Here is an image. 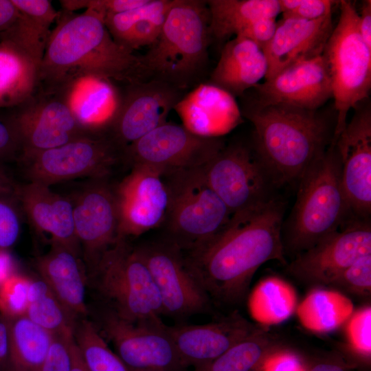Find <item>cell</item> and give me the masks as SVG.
Masks as SVG:
<instances>
[{
  "instance_id": "obj_1",
  "label": "cell",
  "mask_w": 371,
  "mask_h": 371,
  "mask_svg": "<svg viewBox=\"0 0 371 371\" xmlns=\"http://www.w3.org/2000/svg\"><path fill=\"white\" fill-rule=\"evenodd\" d=\"M284 203L278 197L234 214L225 228L206 245L184 255L187 266L210 298L235 304L247 295L263 264L285 263L282 241Z\"/></svg>"
},
{
  "instance_id": "obj_2",
  "label": "cell",
  "mask_w": 371,
  "mask_h": 371,
  "mask_svg": "<svg viewBox=\"0 0 371 371\" xmlns=\"http://www.w3.org/2000/svg\"><path fill=\"white\" fill-rule=\"evenodd\" d=\"M56 21L41 64L40 86L57 87L85 78L121 85L148 80L140 56L117 43L93 11L63 10Z\"/></svg>"
},
{
  "instance_id": "obj_3",
  "label": "cell",
  "mask_w": 371,
  "mask_h": 371,
  "mask_svg": "<svg viewBox=\"0 0 371 371\" xmlns=\"http://www.w3.org/2000/svg\"><path fill=\"white\" fill-rule=\"evenodd\" d=\"M240 109L254 126L251 145L276 188L298 181L332 143L335 124L319 109L245 100Z\"/></svg>"
},
{
  "instance_id": "obj_4",
  "label": "cell",
  "mask_w": 371,
  "mask_h": 371,
  "mask_svg": "<svg viewBox=\"0 0 371 371\" xmlns=\"http://www.w3.org/2000/svg\"><path fill=\"white\" fill-rule=\"evenodd\" d=\"M293 210L282 232L284 251L297 255L341 229L352 218L334 144L301 175Z\"/></svg>"
},
{
  "instance_id": "obj_5",
  "label": "cell",
  "mask_w": 371,
  "mask_h": 371,
  "mask_svg": "<svg viewBox=\"0 0 371 371\" xmlns=\"http://www.w3.org/2000/svg\"><path fill=\"white\" fill-rule=\"evenodd\" d=\"M206 1L175 0L157 40L140 56L148 79L186 93L202 83L211 41Z\"/></svg>"
},
{
  "instance_id": "obj_6",
  "label": "cell",
  "mask_w": 371,
  "mask_h": 371,
  "mask_svg": "<svg viewBox=\"0 0 371 371\" xmlns=\"http://www.w3.org/2000/svg\"><path fill=\"white\" fill-rule=\"evenodd\" d=\"M169 201L164 223L172 244L190 251L214 239L231 212L209 186L203 167L162 172Z\"/></svg>"
},
{
  "instance_id": "obj_7",
  "label": "cell",
  "mask_w": 371,
  "mask_h": 371,
  "mask_svg": "<svg viewBox=\"0 0 371 371\" xmlns=\"http://www.w3.org/2000/svg\"><path fill=\"white\" fill-rule=\"evenodd\" d=\"M118 317L128 322L160 318L161 300L137 247L119 238L87 274Z\"/></svg>"
},
{
  "instance_id": "obj_8",
  "label": "cell",
  "mask_w": 371,
  "mask_h": 371,
  "mask_svg": "<svg viewBox=\"0 0 371 371\" xmlns=\"http://www.w3.org/2000/svg\"><path fill=\"white\" fill-rule=\"evenodd\" d=\"M339 3V20L323 52L337 113L333 144L346 127L349 111L368 98L371 88V49L359 33V13L351 1Z\"/></svg>"
},
{
  "instance_id": "obj_9",
  "label": "cell",
  "mask_w": 371,
  "mask_h": 371,
  "mask_svg": "<svg viewBox=\"0 0 371 371\" xmlns=\"http://www.w3.org/2000/svg\"><path fill=\"white\" fill-rule=\"evenodd\" d=\"M123 150L106 135L89 133L57 147L20 156L28 181L51 186L76 178H107Z\"/></svg>"
},
{
  "instance_id": "obj_10",
  "label": "cell",
  "mask_w": 371,
  "mask_h": 371,
  "mask_svg": "<svg viewBox=\"0 0 371 371\" xmlns=\"http://www.w3.org/2000/svg\"><path fill=\"white\" fill-rule=\"evenodd\" d=\"M203 171L209 186L232 215L276 197L277 188L251 144L225 145Z\"/></svg>"
},
{
  "instance_id": "obj_11",
  "label": "cell",
  "mask_w": 371,
  "mask_h": 371,
  "mask_svg": "<svg viewBox=\"0 0 371 371\" xmlns=\"http://www.w3.org/2000/svg\"><path fill=\"white\" fill-rule=\"evenodd\" d=\"M12 109L9 114L19 138L20 156L57 147L94 133L85 128L74 115L69 85L38 86L26 101Z\"/></svg>"
},
{
  "instance_id": "obj_12",
  "label": "cell",
  "mask_w": 371,
  "mask_h": 371,
  "mask_svg": "<svg viewBox=\"0 0 371 371\" xmlns=\"http://www.w3.org/2000/svg\"><path fill=\"white\" fill-rule=\"evenodd\" d=\"M225 145L220 137L199 136L183 125L166 122L127 146L123 161L162 172L201 168Z\"/></svg>"
},
{
  "instance_id": "obj_13",
  "label": "cell",
  "mask_w": 371,
  "mask_h": 371,
  "mask_svg": "<svg viewBox=\"0 0 371 371\" xmlns=\"http://www.w3.org/2000/svg\"><path fill=\"white\" fill-rule=\"evenodd\" d=\"M100 324L101 335L113 344L129 370L183 371L186 368L160 318L133 322L109 311Z\"/></svg>"
},
{
  "instance_id": "obj_14",
  "label": "cell",
  "mask_w": 371,
  "mask_h": 371,
  "mask_svg": "<svg viewBox=\"0 0 371 371\" xmlns=\"http://www.w3.org/2000/svg\"><path fill=\"white\" fill-rule=\"evenodd\" d=\"M122 100L108 135L124 150L157 127L167 122L170 112L186 94L156 79L121 86Z\"/></svg>"
},
{
  "instance_id": "obj_15",
  "label": "cell",
  "mask_w": 371,
  "mask_h": 371,
  "mask_svg": "<svg viewBox=\"0 0 371 371\" xmlns=\"http://www.w3.org/2000/svg\"><path fill=\"white\" fill-rule=\"evenodd\" d=\"M371 255L370 220L352 219L310 249L295 255L288 273L308 285L328 284L359 258Z\"/></svg>"
},
{
  "instance_id": "obj_16",
  "label": "cell",
  "mask_w": 371,
  "mask_h": 371,
  "mask_svg": "<svg viewBox=\"0 0 371 371\" xmlns=\"http://www.w3.org/2000/svg\"><path fill=\"white\" fill-rule=\"evenodd\" d=\"M106 179H91L71 199L75 232L88 273L119 239L115 188Z\"/></svg>"
},
{
  "instance_id": "obj_17",
  "label": "cell",
  "mask_w": 371,
  "mask_h": 371,
  "mask_svg": "<svg viewBox=\"0 0 371 371\" xmlns=\"http://www.w3.org/2000/svg\"><path fill=\"white\" fill-rule=\"evenodd\" d=\"M368 99L354 108L352 120L333 143L351 215L360 220H370L371 213V108Z\"/></svg>"
},
{
  "instance_id": "obj_18",
  "label": "cell",
  "mask_w": 371,
  "mask_h": 371,
  "mask_svg": "<svg viewBox=\"0 0 371 371\" xmlns=\"http://www.w3.org/2000/svg\"><path fill=\"white\" fill-rule=\"evenodd\" d=\"M137 249L159 291L163 314L183 317L208 307L210 298L190 271L178 247L169 241Z\"/></svg>"
},
{
  "instance_id": "obj_19",
  "label": "cell",
  "mask_w": 371,
  "mask_h": 371,
  "mask_svg": "<svg viewBox=\"0 0 371 371\" xmlns=\"http://www.w3.org/2000/svg\"><path fill=\"white\" fill-rule=\"evenodd\" d=\"M249 90L251 95L240 97L258 106L284 104L318 110L333 98L330 75L323 54L294 63Z\"/></svg>"
},
{
  "instance_id": "obj_20",
  "label": "cell",
  "mask_w": 371,
  "mask_h": 371,
  "mask_svg": "<svg viewBox=\"0 0 371 371\" xmlns=\"http://www.w3.org/2000/svg\"><path fill=\"white\" fill-rule=\"evenodd\" d=\"M131 172L115 188L119 217V238L127 239L163 224L169 196L162 172L144 166Z\"/></svg>"
},
{
  "instance_id": "obj_21",
  "label": "cell",
  "mask_w": 371,
  "mask_h": 371,
  "mask_svg": "<svg viewBox=\"0 0 371 371\" xmlns=\"http://www.w3.org/2000/svg\"><path fill=\"white\" fill-rule=\"evenodd\" d=\"M261 326L238 313L201 325L168 326L167 330L186 367L205 366Z\"/></svg>"
},
{
  "instance_id": "obj_22",
  "label": "cell",
  "mask_w": 371,
  "mask_h": 371,
  "mask_svg": "<svg viewBox=\"0 0 371 371\" xmlns=\"http://www.w3.org/2000/svg\"><path fill=\"white\" fill-rule=\"evenodd\" d=\"M333 27L332 14L317 20L282 16L263 49L268 65L265 80L294 63L322 55Z\"/></svg>"
},
{
  "instance_id": "obj_23",
  "label": "cell",
  "mask_w": 371,
  "mask_h": 371,
  "mask_svg": "<svg viewBox=\"0 0 371 371\" xmlns=\"http://www.w3.org/2000/svg\"><path fill=\"white\" fill-rule=\"evenodd\" d=\"M174 109L184 127L205 137H219L243 121L236 98L207 82L186 92Z\"/></svg>"
},
{
  "instance_id": "obj_24",
  "label": "cell",
  "mask_w": 371,
  "mask_h": 371,
  "mask_svg": "<svg viewBox=\"0 0 371 371\" xmlns=\"http://www.w3.org/2000/svg\"><path fill=\"white\" fill-rule=\"evenodd\" d=\"M16 195L23 212L37 230L49 235L52 243L82 255L70 198L53 192L50 186L34 181L17 184Z\"/></svg>"
},
{
  "instance_id": "obj_25",
  "label": "cell",
  "mask_w": 371,
  "mask_h": 371,
  "mask_svg": "<svg viewBox=\"0 0 371 371\" xmlns=\"http://www.w3.org/2000/svg\"><path fill=\"white\" fill-rule=\"evenodd\" d=\"M36 266L41 278L77 319L88 314L85 296L89 279L81 256L52 243L48 252L37 258Z\"/></svg>"
},
{
  "instance_id": "obj_26",
  "label": "cell",
  "mask_w": 371,
  "mask_h": 371,
  "mask_svg": "<svg viewBox=\"0 0 371 371\" xmlns=\"http://www.w3.org/2000/svg\"><path fill=\"white\" fill-rule=\"evenodd\" d=\"M267 69L263 50L249 39L235 36L223 45L207 83L240 97L265 78Z\"/></svg>"
},
{
  "instance_id": "obj_27",
  "label": "cell",
  "mask_w": 371,
  "mask_h": 371,
  "mask_svg": "<svg viewBox=\"0 0 371 371\" xmlns=\"http://www.w3.org/2000/svg\"><path fill=\"white\" fill-rule=\"evenodd\" d=\"M67 85L70 106L78 122L91 132L106 135L120 106L121 86L96 78H81Z\"/></svg>"
},
{
  "instance_id": "obj_28",
  "label": "cell",
  "mask_w": 371,
  "mask_h": 371,
  "mask_svg": "<svg viewBox=\"0 0 371 371\" xmlns=\"http://www.w3.org/2000/svg\"><path fill=\"white\" fill-rule=\"evenodd\" d=\"M175 0H148L138 8L103 21L114 41L133 52L156 42Z\"/></svg>"
},
{
  "instance_id": "obj_29",
  "label": "cell",
  "mask_w": 371,
  "mask_h": 371,
  "mask_svg": "<svg viewBox=\"0 0 371 371\" xmlns=\"http://www.w3.org/2000/svg\"><path fill=\"white\" fill-rule=\"evenodd\" d=\"M40 67L27 52L0 36V109L15 108L35 92Z\"/></svg>"
},
{
  "instance_id": "obj_30",
  "label": "cell",
  "mask_w": 371,
  "mask_h": 371,
  "mask_svg": "<svg viewBox=\"0 0 371 371\" xmlns=\"http://www.w3.org/2000/svg\"><path fill=\"white\" fill-rule=\"evenodd\" d=\"M210 35L222 43L236 36L246 26L262 18L281 13L278 0H209Z\"/></svg>"
},
{
  "instance_id": "obj_31",
  "label": "cell",
  "mask_w": 371,
  "mask_h": 371,
  "mask_svg": "<svg viewBox=\"0 0 371 371\" xmlns=\"http://www.w3.org/2000/svg\"><path fill=\"white\" fill-rule=\"evenodd\" d=\"M8 322L9 348L3 371H40L53 335L26 315Z\"/></svg>"
},
{
  "instance_id": "obj_32",
  "label": "cell",
  "mask_w": 371,
  "mask_h": 371,
  "mask_svg": "<svg viewBox=\"0 0 371 371\" xmlns=\"http://www.w3.org/2000/svg\"><path fill=\"white\" fill-rule=\"evenodd\" d=\"M306 329L324 333L344 324L354 312L351 300L335 289H314L297 305L295 311Z\"/></svg>"
},
{
  "instance_id": "obj_33",
  "label": "cell",
  "mask_w": 371,
  "mask_h": 371,
  "mask_svg": "<svg viewBox=\"0 0 371 371\" xmlns=\"http://www.w3.org/2000/svg\"><path fill=\"white\" fill-rule=\"evenodd\" d=\"M297 305L295 289L288 282L276 276L260 280L248 300L251 317L265 327L286 320L295 312Z\"/></svg>"
},
{
  "instance_id": "obj_34",
  "label": "cell",
  "mask_w": 371,
  "mask_h": 371,
  "mask_svg": "<svg viewBox=\"0 0 371 371\" xmlns=\"http://www.w3.org/2000/svg\"><path fill=\"white\" fill-rule=\"evenodd\" d=\"M282 349L267 327L261 326L218 357L194 371H260L267 359Z\"/></svg>"
},
{
  "instance_id": "obj_35",
  "label": "cell",
  "mask_w": 371,
  "mask_h": 371,
  "mask_svg": "<svg viewBox=\"0 0 371 371\" xmlns=\"http://www.w3.org/2000/svg\"><path fill=\"white\" fill-rule=\"evenodd\" d=\"M25 315L53 335L74 330L78 320L41 278L31 279Z\"/></svg>"
},
{
  "instance_id": "obj_36",
  "label": "cell",
  "mask_w": 371,
  "mask_h": 371,
  "mask_svg": "<svg viewBox=\"0 0 371 371\" xmlns=\"http://www.w3.org/2000/svg\"><path fill=\"white\" fill-rule=\"evenodd\" d=\"M74 336L84 363L89 371H130L109 347L96 325L85 319L76 324Z\"/></svg>"
},
{
  "instance_id": "obj_37",
  "label": "cell",
  "mask_w": 371,
  "mask_h": 371,
  "mask_svg": "<svg viewBox=\"0 0 371 371\" xmlns=\"http://www.w3.org/2000/svg\"><path fill=\"white\" fill-rule=\"evenodd\" d=\"M341 293L361 297H370L371 293V255L357 260L344 269L328 284Z\"/></svg>"
},
{
  "instance_id": "obj_38",
  "label": "cell",
  "mask_w": 371,
  "mask_h": 371,
  "mask_svg": "<svg viewBox=\"0 0 371 371\" xmlns=\"http://www.w3.org/2000/svg\"><path fill=\"white\" fill-rule=\"evenodd\" d=\"M31 279L19 273L0 286V314L10 319L25 315Z\"/></svg>"
},
{
  "instance_id": "obj_39",
  "label": "cell",
  "mask_w": 371,
  "mask_h": 371,
  "mask_svg": "<svg viewBox=\"0 0 371 371\" xmlns=\"http://www.w3.org/2000/svg\"><path fill=\"white\" fill-rule=\"evenodd\" d=\"M23 210L14 193L0 194V249L9 250L21 234Z\"/></svg>"
},
{
  "instance_id": "obj_40",
  "label": "cell",
  "mask_w": 371,
  "mask_h": 371,
  "mask_svg": "<svg viewBox=\"0 0 371 371\" xmlns=\"http://www.w3.org/2000/svg\"><path fill=\"white\" fill-rule=\"evenodd\" d=\"M346 324V336L350 348L368 360L371 356V307L353 312Z\"/></svg>"
},
{
  "instance_id": "obj_41",
  "label": "cell",
  "mask_w": 371,
  "mask_h": 371,
  "mask_svg": "<svg viewBox=\"0 0 371 371\" xmlns=\"http://www.w3.org/2000/svg\"><path fill=\"white\" fill-rule=\"evenodd\" d=\"M74 330L53 335L47 355L40 371H70L71 367V344Z\"/></svg>"
},
{
  "instance_id": "obj_42",
  "label": "cell",
  "mask_w": 371,
  "mask_h": 371,
  "mask_svg": "<svg viewBox=\"0 0 371 371\" xmlns=\"http://www.w3.org/2000/svg\"><path fill=\"white\" fill-rule=\"evenodd\" d=\"M282 16L317 20L330 14L338 1L330 0H278Z\"/></svg>"
},
{
  "instance_id": "obj_43",
  "label": "cell",
  "mask_w": 371,
  "mask_h": 371,
  "mask_svg": "<svg viewBox=\"0 0 371 371\" xmlns=\"http://www.w3.org/2000/svg\"><path fill=\"white\" fill-rule=\"evenodd\" d=\"M20 154L19 138L10 114L0 115V166L18 160Z\"/></svg>"
},
{
  "instance_id": "obj_44",
  "label": "cell",
  "mask_w": 371,
  "mask_h": 371,
  "mask_svg": "<svg viewBox=\"0 0 371 371\" xmlns=\"http://www.w3.org/2000/svg\"><path fill=\"white\" fill-rule=\"evenodd\" d=\"M19 12L50 29L58 19V12L49 0H12Z\"/></svg>"
},
{
  "instance_id": "obj_45",
  "label": "cell",
  "mask_w": 371,
  "mask_h": 371,
  "mask_svg": "<svg viewBox=\"0 0 371 371\" xmlns=\"http://www.w3.org/2000/svg\"><path fill=\"white\" fill-rule=\"evenodd\" d=\"M276 27V18H262L251 23L235 36L249 39L263 50L273 38Z\"/></svg>"
},
{
  "instance_id": "obj_46",
  "label": "cell",
  "mask_w": 371,
  "mask_h": 371,
  "mask_svg": "<svg viewBox=\"0 0 371 371\" xmlns=\"http://www.w3.org/2000/svg\"><path fill=\"white\" fill-rule=\"evenodd\" d=\"M302 359L296 353L280 349L271 355L260 371H306Z\"/></svg>"
},
{
  "instance_id": "obj_47",
  "label": "cell",
  "mask_w": 371,
  "mask_h": 371,
  "mask_svg": "<svg viewBox=\"0 0 371 371\" xmlns=\"http://www.w3.org/2000/svg\"><path fill=\"white\" fill-rule=\"evenodd\" d=\"M148 0H91L87 1L89 9L102 19L108 16L120 14L145 4Z\"/></svg>"
},
{
  "instance_id": "obj_48",
  "label": "cell",
  "mask_w": 371,
  "mask_h": 371,
  "mask_svg": "<svg viewBox=\"0 0 371 371\" xmlns=\"http://www.w3.org/2000/svg\"><path fill=\"white\" fill-rule=\"evenodd\" d=\"M355 367V364L342 357L334 356L315 363L306 371H352Z\"/></svg>"
},
{
  "instance_id": "obj_49",
  "label": "cell",
  "mask_w": 371,
  "mask_h": 371,
  "mask_svg": "<svg viewBox=\"0 0 371 371\" xmlns=\"http://www.w3.org/2000/svg\"><path fill=\"white\" fill-rule=\"evenodd\" d=\"M358 25L359 33L369 48L371 49V1L362 2L359 14Z\"/></svg>"
},
{
  "instance_id": "obj_50",
  "label": "cell",
  "mask_w": 371,
  "mask_h": 371,
  "mask_svg": "<svg viewBox=\"0 0 371 371\" xmlns=\"http://www.w3.org/2000/svg\"><path fill=\"white\" fill-rule=\"evenodd\" d=\"M19 16V12L12 0H0V33L8 30Z\"/></svg>"
},
{
  "instance_id": "obj_51",
  "label": "cell",
  "mask_w": 371,
  "mask_h": 371,
  "mask_svg": "<svg viewBox=\"0 0 371 371\" xmlns=\"http://www.w3.org/2000/svg\"><path fill=\"white\" fill-rule=\"evenodd\" d=\"M17 273L15 260L9 250L0 249V286Z\"/></svg>"
},
{
  "instance_id": "obj_52",
  "label": "cell",
  "mask_w": 371,
  "mask_h": 371,
  "mask_svg": "<svg viewBox=\"0 0 371 371\" xmlns=\"http://www.w3.org/2000/svg\"><path fill=\"white\" fill-rule=\"evenodd\" d=\"M9 348V326L6 318L0 314V371H3Z\"/></svg>"
},
{
  "instance_id": "obj_53",
  "label": "cell",
  "mask_w": 371,
  "mask_h": 371,
  "mask_svg": "<svg viewBox=\"0 0 371 371\" xmlns=\"http://www.w3.org/2000/svg\"><path fill=\"white\" fill-rule=\"evenodd\" d=\"M17 183L4 169V166H0V194L14 193L16 192Z\"/></svg>"
},
{
  "instance_id": "obj_54",
  "label": "cell",
  "mask_w": 371,
  "mask_h": 371,
  "mask_svg": "<svg viewBox=\"0 0 371 371\" xmlns=\"http://www.w3.org/2000/svg\"><path fill=\"white\" fill-rule=\"evenodd\" d=\"M71 367L70 371H86L82 355L74 339L71 344Z\"/></svg>"
},
{
  "instance_id": "obj_55",
  "label": "cell",
  "mask_w": 371,
  "mask_h": 371,
  "mask_svg": "<svg viewBox=\"0 0 371 371\" xmlns=\"http://www.w3.org/2000/svg\"><path fill=\"white\" fill-rule=\"evenodd\" d=\"M63 10L67 12H72L74 10L87 8V1L85 0H74V1H60Z\"/></svg>"
},
{
  "instance_id": "obj_56",
  "label": "cell",
  "mask_w": 371,
  "mask_h": 371,
  "mask_svg": "<svg viewBox=\"0 0 371 371\" xmlns=\"http://www.w3.org/2000/svg\"><path fill=\"white\" fill-rule=\"evenodd\" d=\"M130 371H159V370H130Z\"/></svg>"
},
{
  "instance_id": "obj_57",
  "label": "cell",
  "mask_w": 371,
  "mask_h": 371,
  "mask_svg": "<svg viewBox=\"0 0 371 371\" xmlns=\"http://www.w3.org/2000/svg\"><path fill=\"white\" fill-rule=\"evenodd\" d=\"M86 371H89V370L87 369V367H86Z\"/></svg>"
}]
</instances>
